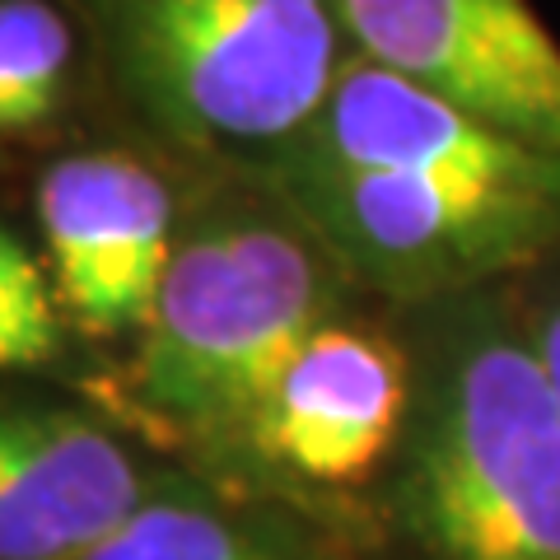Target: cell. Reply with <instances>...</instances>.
<instances>
[{
    "mask_svg": "<svg viewBox=\"0 0 560 560\" xmlns=\"http://www.w3.org/2000/svg\"><path fill=\"white\" fill-rule=\"evenodd\" d=\"M388 518L416 560H560V397L510 285L407 308Z\"/></svg>",
    "mask_w": 560,
    "mask_h": 560,
    "instance_id": "obj_1",
    "label": "cell"
},
{
    "mask_svg": "<svg viewBox=\"0 0 560 560\" xmlns=\"http://www.w3.org/2000/svg\"><path fill=\"white\" fill-rule=\"evenodd\" d=\"M257 183V178H253ZM360 294L300 220L257 183L178 230L136 355V397L215 467H248L267 388L313 331Z\"/></svg>",
    "mask_w": 560,
    "mask_h": 560,
    "instance_id": "obj_2",
    "label": "cell"
},
{
    "mask_svg": "<svg viewBox=\"0 0 560 560\" xmlns=\"http://www.w3.org/2000/svg\"><path fill=\"white\" fill-rule=\"evenodd\" d=\"M103 51L154 131L261 168L355 57L337 0H90Z\"/></svg>",
    "mask_w": 560,
    "mask_h": 560,
    "instance_id": "obj_3",
    "label": "cell"
},
{
    "mask_svg": "<svg viewBox=\"0 0 560 560\" xmlns=\"http://www.w3.org/2000/svg\"><path fill=\"white\" fill-rule=\"evenodd\" d=\"M248 178L323 243L360 294L401 308L510 285L560 253V168L547 178H471L276 154Z\"/></svg>",
    "mask_w": 560,
    "mask_h": 560,
    "instance_id": "obj_4",
    "label": "cell"
},
{
    "mask_svg": "<svg viewBox=\"0 0 560 560\" xmlns=\"http://www.w3.org/2000/svg\"><path fill=\"white\" fill-rule=\"evenodd\" d=\"M355 57L560 154V43L528 0H337Z\"/></svg>",
    "mask_w": 560,
    "mask_h": 560,
    "instance_id": "obj_5",
    "label": "cell"
},
{
    "mask_svg": "<svg viewBox=\"0 0 560 560\" xmlns=\"http://www.w3.org/2000/svg\"><path fill=\"white\" fill-rule=\"evenodd\" d=\"M411 407L407 337L346 313L294 350L248 434V477L341 490L388 471Z\"/></svg>",
    "mask_w": 560,
    "mask_h": 560,
    "instance_id": "obj_6",
    "label": "cell"
},
{
    "mask_svg": "<svg viewBox=\"0 0 560 560\" xmlns=\"http://www.w3.org/2000/svg\"><path fill=\"white\" fill-rule=\"evenodd\" d=\"M57 304L90 337L145 331L178 243L168 183L121 150L66 154L38 183Z\"/></svg>",
    "mask_w": 560,
    "mask_h": 560,
    "instance_id": "obj_7",
    "label": "cell"
},
{
    "mask_svg": "<svg viewBox=\"0 0 560 560\" xmlns=\"http://www.w3.org/2000/svg\"><path fill=\"white\" fill-rule=\"evenodd\" d=\"M154 490L98 420L0 397V560H80Z\"/></svg>",
    "mask_w": 560,
    "mask_h": 560,
    "instance_id": "obj_8",
    "label": "cell"
},
{
    "mask_svg": "<svg viewBox=\"0 0 560 560\" xmlns=\"http://www.w3.org/2000/svg\"><path fill=\"white\" fill-rule=\"evenodd\" d=\"M80 560H341L280 504L201 481H154L140 510Z\"/></svg>",
    "mask_w": 560,
    "mask_h": 560,
    "instance_id": "obj_9",
    "label": "cell"
},
{
    "mask_svg": "<svg viewBox=\"0 0 560 560\" xmlns=\"http://www.w3.org/2000/svg\"><path fill=\"white\" fill-rule=\"evenodd\" d=\"M70 24L47 0H0V131L33 127L61 98Z\"/></svg>",
    "mask_w": 560,
    "mask_h": 560,
    "instance_id": "obj_10",
    "label": "cell"
},
{
    "mask_svg": "<svg viewBox=\"0 0 560 560\" xmlns=\"http://www.w3.org/2000/svg\"><path fill=\"white\" fill-rule=\"evenodd\" d=\"M61 350L57 290L20 238L0 224V370H28Z\"/></svg>",
    "mask_w": 560,
    "mask_h": 560,
    "instance_id": "obj_11",
    "label": "cell"
},
{
    "mask_svg": "<svg viewBox=\"0 0 560 560\" xmlns=\"http://www.w3.org/2000/svg\"><path fill=\"white\" fill-rule=\"evenodd\" d=\"M510 294H514V308L537 350L541 370H547L551 388L560 397V253H551L541 267L510 280Z\"/></svg>",
    "mask_w": 560,
    "mask_h": 560,
    "instance_id": "obj_12",
    "label": "cell"
}]
</instances>
